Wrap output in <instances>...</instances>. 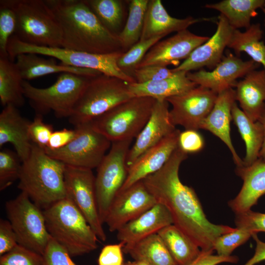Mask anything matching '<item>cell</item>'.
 Returning a JSON list of instances; mask_svg holds the SVG:
<instances>
[{
	"label": "cell",
	"instance_id": "1",
	"mask_svg": "<svg viewBox=\"0 0 265 265\" xmlns=\"http://www.w3.org/2000/svg\"><path fill=\"white\" fill-rule=\"evenodd\" d=\"M187 157V154L178 147L159 170L142 181L157 203L168 210L174 225L201 250L213 249L217 238L235 228L211 222L194 190L182 183L179 168Z\"/></svg>",
	"mask_w": 265,
	"mask_h": 265
},
{
	"label": "cell",
	"instance_id": "2",
	"mask_svg": "<svg viewBox=\"0 0 265 265\" xmlns=\"http://www.w3.org/2000/svg\"><path fill=\"white\" fill-rule=\"evenodd\" d=\"M45 1L60 25L62 48L98 54L123 52L118 36L101 24L85 0Z\"/></svg>",
	"mask_w": 265,
	"mask_h": 265
},
{
	"label": "cell",
	"instance_id": "3",
	"mask_svg": "<svg viewBox=\"0 0 265 265\" xmlns=\"http://www.w3.org/2000/svg\"><path fill=\"white\" fill-rule=\"evenodd\" d=\"M22 163L18 187L40 209L67 197L63 162L33 143L29 157Z\"/></svg>",
	"mask_w": 265,
	"mask_h": 265
},
{
	"label": "cell",
	"instance_id": "4",
	"mask_svg": "<svg viewBox=\"0 0 265 265\" xmlns=\"http://www.w3.org/2000/svg\"><path fill=\"white\" fill-rule=\"evenodd\" d=\"M51 237L71 257L88 253L98 247V238L85 217L68 197L43 210Z\"/></svg>",
	"mask_w": 265,
	"mask_h": 265
},
{
	"label": "cell",
	"instance_id": "5",
	"mask_svg": "<svg viewBox=\"0 0 265 265\" xmlns=\"http://www.w3.org/2000/svg\"><path fill=\"white\" fill-rule=\"evenodd\" d=\"M16 16L15 33L25 43L41 47H61L62 32L45 0H0Z\"/></svg>",
	"mask_w": 265,
	"mask_h": 265
},
{
	"label": "cell",
	"instance_id": "6",
	"mask_svg": "<svg viewBox=\"0 0 265 265\" xmlns=\"http://www.w3.org/2000/svg\"><path fill=\"white\" fill-rule=\"evenodd\" d=\"M134 97L129 83L103 74L91 77L69 117L75 126L91 122L118 105Z\"/></svg>",
	"mask_w": 265,
	"mask_h": 265
},
{
	"label": "cell",
	"instance_id": "7",
	"mask_svg": "<svg viewBox=\"0 0 265 265\" xmlns=\"http://www.w3.org/2000/svg\"><path fill=\"white\" fill-rule=\"evenodd\" d=\"M7 52L9 58L14 61L18 54L36 53L54 58L67 66L95 70L103 74L120 79L128 83L136 82L133 77L124 73L117 65L118 59L124 53L122 52L98 54L62 47L37 46L23 42L13 35L8 42Z\"/></svg>",
	"mask_w": 265,
	"mask_h": 265
},
{
	"label": "cell",
	"instance_id": "8",
	"mask_svg": "<svg viewBox=\"0 0 265 265\" xmlns=\"http://www.w3.org/2000/svg\"><path fill=\"white\" fill-rule=\"evenodd\" d=\"M91 77L62 73L54 83L46 88L35 87L24 80L23 85L25 97L37 113L42 114L53 111L57 117L69 118Z\"/></svg>",
	"mask_w": 265,
	"mask_h": 265
},
{
	"label": "cell",
	"instance_id": "9",
	"mask_svg": "<svg viewBox=\"0 0 265 265\" xmlns=\"http://www.w3.org/2000/svg\"><path fill=\"white\" fill-rule=\"evenodd\" d=\"M156 100L134 97L91 122L111 143L136 138L147 123Z\"/></svg>",
	"mask_w": 265,
	"mask_h": 265
},
{
	"label": "cell",
	"instance_id": "10",
	"mask_svg": "<svg viewBox=\"0 0 265 265\" xmlns=\"http://www.w3.org/2000/svg\"><path fill=\"white\" fill-rule=\"evenodd\" d=\"M5 208L18 244L43 256L51 236L41 209L22 191L7 201Z\"/></svg>",
	"mask_w": 265,
	"mask_h": 265
},
{
	"label": "cell",
	"instance_id": "11",
	"mask_svg": "<svg viewBox=\"0 0 265 265\" xmlns=\"http://www.w3.org/2000/svg\"><path fill=\"white\" fill-rule=\"evenodd\" d=\"M75 137L59 149H44L51 157L66 165L93 169L97 168L111 142L97 130L91 122L75 127Z\"/></svg>",
	"mask_w": 265,
	"mask_h": 265
},
{
	"label": "cell",
	"instance_id": "12",
	"mask_svg": "<svg viewBox=\"0 0 265 265\" xmlns=\"http://www.w3.org/2000/svg\"><path fill=\"white\" fill-rule=\"evenodd\" d=\"M132 140L111 143L97 167L95 187L100 218L104 224L109 208L127 177L126 160Z\"/></svg>",
	"mask_w": 265,
	"mask_h": 265
},
{
	"label": "cell",
	"instance_id": "13",
	"mask_svg": "<svg viewBox=\"0 0 265 265\" xmlns=\"http://www.w3.org/2000/svg\"><path fill=\"white\" fill-rule=\"evenodd\" d=\"M64 180L67 197L82 213L98 238L105 241L106 236L99 214L92 169L66 165Z\"/></svg>",
	"mask_w": 265,
	"mask_h": 265
},
{
	"label": "cell",
	"instance_id": "14",
	"mask_svg": "<svg viewBox=\"0 0 265 265\" xmlns=\"http://www.w3.org/2000/svg\"><path fill=\"white\" fill-rule=\"evenodd\" d=\"M218 94L201 86H196L181 95L167 98L172 105L170 116L173 124L185 130L200 129L202 123L212 110Z\"/></svg>",
	"mask_w": 265,
	"mask_h": 265
},
{
	"label": "cell",
	"instance_id": "15",
	"mask_svg": "<svg viewBox=\"0 0 265 265\" xmlns=\"http://www.w3.org/2000/svg\"><path fill=\"white\" fill-rule=\"evenodd\" d=\"M157 203L143 181H140L117 194L109 208L105 223L110 232H117Z\"/></svg>",
	"mask_w": 265,
	"mask_h": 265
},
{
	"label": "cell",
	"instance_id": "16",
	"mask_svg": "<svg viewBox=\"0 0 265 265\" xmlns=\"http://www.w3.org/2000/svg\"><path fill=\"white\" fill-rule=\"evenodd\" d=\"M259 66V64L252 59L243 60L229 52L211 71L200 69L193 73L187 72V77L197 85L207 88L218 94L235 87L238 79L244 78Z\"/></svg>",
	"mask_w": 265,
	"mask_h": 265
},
{
	"label": "cell",
	"instance_id": "17",
	"mask_svg": "<svg viewBox=\"0 0 265 265\" xmlns=\"http://www.w3.org/2000/svg\"><path fill=\"white\" fill-rule=\"evenodd\" d=\"M209 38L195 34L187 29L179 31L171 37L155 44L136 69L151 65L167 67L173 64L178 66L180 60L186 59L196 48Z\"/></svg>",
	"mask_w": 265,
	"mask_h": 265
},
{
	"label": "cell",
	"instance_id": "18",
	"mask_svg": "<svg viewBox=\"0 0 265 265\" xmlns=\"http://www.w3.org/2000/svg\"><path fill=\"white\" fill-rule=\"evenodd\" d=\"M234 29L225 17L220 14L213 35L196 48L182 63L172 69L173 71L189 72L202 69L204 67L213 70L224 56V50L229 43Z\"/></svg>",
	"mask_w": 265,
	"mask_h": 265
},
{
	"label": "cell",
	"instance_id": "19",
	"mask_svg": "<svg viewBox=\"0 0 265 265\" xmlns=\"http://www.w3.org/2000/svg\"><path fill=\"white\" fill-rule=\"evenodd\" d=\"M169 104L166 100H156L147 123L129 150L126 160L128 168L145 151L176 129L170 118Z\"/></svg>",
	"mask_w": 265,
	"mask_h": 265
},
{
	"label": "cell",
	"instance_id": "20",
	"mask_svg": "<svg viewBox=\"0 0 265 265\" xmlns=\"http://www.w3.org/2000/svg\"><path fill=\"white\" fill-rule=\"evenodd\" d=\"M180 132L176 129L138 158L128 168L127 179L119 192L159 170L178 148Z\"/></svg>",
	"mask_w": 265,
	"mask_h": 265
},
{
	"label": "cell",
	"instance_id": "21",
	"mask_svg": "<svg viewBox=\"0 0 265 265\" xmlns=\"http://www.w3.org/2000/svg\"><path fill=\"white\" fill-rule=\"evenodd\" d=\"M236 102L235 90L229 88L218 94L215 104L201 124L200 129L208 131L218 137L230 151L237 167L243 166L233 145L230 135L232 108Z\"/></svg>",
	"mask_w": 265,
	"mask_h": 265
},
{
	"label": "cell",
	"instance_id": "22",
	"mask_svg": "<svg viewBox=\"0 0 265 265\" xmlns=\"http://www.w3.org/2000/svg\"><path fill=\"white\" fill-rule=\"evenodd\" d=\"M213 19V18H196L191 16L183 19L174 18L168 13L160 0H150L139 41L156 37H163L171 32L187 29L196 23L211 21Z\"/></svg>",
	"mask_w": 265,
	"mask_h": 265
},
{
	"label": "cell",
	"instance_id": "23",
	"mask_svg": "<svg viewBox=\"0 0 265 265\" xmlns=\"http://www.w3.org/2000/svg\"><path fill=\"white\" fill-rule=\"evenodd\" d=\"M173 223L166 208L157 203L117 231L118 240L125 245L135 243Z\"/></svg>",
	"mask_w": 265,
	"mask_h": 265
},
{
	"label": "cell",
	"instance_id": "24",
	"mask_svg": "<svg viewBox=\"0 0 265 265\" xmlns=\"http://www.w3.org/2000/svg\"><path fill=\"white\" fill-rule=\"evenodd\" d=\"M236 173L243 184L236 197L228 202L235 214L251 210L265 194V162L258 158L249 166L237 167Z\"/></svg>",
	"mask_w": 265,
	"mask_h": 265
},
{
	"label": "cell",
	"instance_id": "25",
	"mask_svg": "<svg viewBox=\"0 0 265 265\" xmlns=\"http://www.w3.org/2000/svg\"><path fill=\"white\" fill-rule=\"evenodd\" d=\"M17 108L6 106L0 114V147L11 144L23 162L29 157L33 145L29 134L31 121L23 117Z\"/></svg>",
	"mask_w": 265,
	"mask_h": 265
},
{
	"label": "cell",
	"instance_id": "26",
	"mask_svg": "<svg viewBox=\"0 0 265 265\" xmlns=\"http://www.w3.org/2000/svg\"><path fill=\"white\" fill-rule=\"evenodd\" d=\"M236 100L252 121H259L265 107V70H253L235 86Z\"/></svg>",
	"mask_w": 265,
	"mask_h": 265
},
{
	"label": "cell",
	"instance_id": "27",
	"mask_svg": "<svg viewBox=\"0 0 265 265\" xmlns=\"http://www.w3.org/2000/svg\"><path fill=\"white\" fill-rule=\"evenodd\" d=\"M15 64L25 80L38 78L52 74L69 72L80 75L92 77L101 73L90 69L80 68L58 64L55 58H45L42 55L33 53H21L15 59Z\"/></svg>",
	"mask_w": 265,
	"mask_h": 265
},
{
	"label": "cell",
	"instance_id": "28",
	"mask_svg": "<svg viewBox=\"0 0 265 265\" xmlns=\"http://www.w3.org/2000/svg\"><path fill=\"white\" fill-rule=\"evenodd\" d=\"M187 73L183 71L175 72L172 76L165 79L142 83H129V88L134 97L166 100L182 94L197 86L187 78Z\"/></svg>",
	"mask_w": 265,
	"mask_h": 265
},
{
	"label": "cell",
	"instance_id": "29",
	"mask_svg": "<svg viewBox=\"0 0 265 265\" xmlns=\"http://www.w3.org/2000/svg\"><path fill=\"white\" fill-rule=\"evenodd\" d=\"M232 116L246 146L243 166H249L259 158L264 139L263 125L260 121L251 120L239 108L236 102L232 108Z\"/></svg>",
	"mask_w": 265,
	"mask_h": 265
},
{
	"label": "cell",
	"instance_id": "30",
	"mask_svg": "<svg viewBox=\"0 0 265 265\" xmlns=\"http://www.w3.org/2000/svg\"><path fill=\"white\" fill-rule=\"evenodd\" d=\"M265 3V0H223L205 7L219 11L233 28L246 29L251 25V19L258 15L257 10L262 9Z\"/></svg>",
	"mask_w": 265,
	"mask_h": 265
},
{
	"label": "cell",
	"instance_id": "31",
	"mask_svg": "<svg viewBox=\"0 0 265 265\" xmlns=\"http://www.w3.org/2000/svg\"><path fill=\"white\" fill-rule=\"evenodd\" d=\"M24 80L15 61L0 56V100L3 106L18 107L24 104Z\"/></svg>",
	"mask_w": 265,
	"mask_h": 265
},
{
	"label": "cell",
	"instance_id": "32",
	"mask_svg": "<svg viewBox=\"0 0 265 265\" xmlns=\"http://www.w3.org/2000/svg\"><path fill=\"white\" fill-rule=\"evenodd\" d=\"M157 234L177 265H189L201 252L198 245L173 224L164 227Z\"/></svg>",
	"mask_w": 265,
	"mask_h": 265
},
{
	"label": "cell",
	"instance_id": "33",
	"mask_svg": "<svg viewBox=\"0 0 265 265\" xmlns=\"http://www.w3.org/2000/svg\"><path fill=\"white\" fill-rule=\"evenodd\" d=\"M123 251L135 261H144L150 265H177L158 234L125 245Z\"/></svg>",
	"mask_w": 265,
	"mask_h": 265
},
{
	"label": "cell",
	"instance_id": "34",
	"mask_svg": "<svg viewBox=\"0 0 265 265\" xmlns=\"http://www.w3.org/2000/svg\"><path fill=\"white\" fill-rule=\"evenodd\" d=\"M263 37L260 24H252L243 32L234 29L227 47L232 49L238 56L241 52L246 53L252 60L262 64L265 70V44Z\"/></svg>",
	"mask_w": 265,
	"mask_h": 265
},
{
	"label": "cell",
	"instance_id": "35",
	"mask_svg": "<svg viewBox=\"0 0 265 265\" xmlns=\"http://www.w3.org/2000/svg\"><path fill=\"white\" fill-rule=\"evenodd\" d=\"M148 2L149 0H132L129 3L126 23L118 35L124 53L140 39Z\"/></svg>",
	"mask_w": 265,
	"mask_h": 265
},
{
	"label": "cell",
	"instance_id": "36",
	"mask_svg": "<svg viewBox=\"0 0 265 265\" xmlns=\"http://www.w3.org/2000/svg\"><path fill=\"white\" fill-rule=\"evenodd\" d=\"M101 24L111 33L121 32L124 17V5L120 0H85Z\"/></svg>",
	"mask_w": 265,
	"mask_h": 265
},
{
	"label": "cell",
	"instance_id": "37",
	"mask_svg": "<svg viewBox=\"0 0 265 265\" xmlns=\"http://www.w3.org/2000/svg\"><path fill=\"white\" fill-rule=\"evenodd\" d=\"M162 38L156 37L138 42L119 57L117 61L118 67L126 74L133 78L134 70L147 53Z\"/></svg>",
	"mask_w": 265,
	"mask_h": 265
},
{
	"label": "cell",
	"instance_id": "38",
	"mask_svg": "<svg viewBox=\"0 0 265 265\" xmlns=\"http://www.w3.org/2000/svg\"><path fill=\"white\" fill-rule=\"evenodd\" d=\"M22 162L16 153L5 149L0 152V190L2 191L19 179Z\"/></svg>",
	"mask_w": 265,
	"mask_h": 265
},
{
	"label": "cell",
	"instance_id": "39",
	"mask_svg": "<svg viewBox=\"0 0 265 265\" xmlns=\"http://www.w3.org/2000/svg\"><path fill=\"white\" fill-rule=\"evenodd\" d=\"M253 234L244 229L236 227L233 231L217 237L213 249L218 255L231 256L235 249L245 243Z\"/></svg>",
	"mask_w": 265,
	"mask_h": 265
},
{
	"label": "cell",
	"instance_id": "40",
	"mask_svg": "<svg viewBox=\"0 0 265 265\" xmlns=\"http://www.w3.org/2000/svg\"><path fill=\"white\" fill-rule=\"evenodd\" d=\"M0 265H45L43 256L18 245L0 257Z\"/></svg>",
	"mask_w": 265,
	"mask_h": 265
},
{
	"label": "cell",
	"instance_id": "41",
	"mask_svg": "<svg viewBox=\"0 0 265 265\" xmlns=\"http://www.w3.org/2000/svg\"><path fill=\"white\" fill-rule=\"evenodd\" d=\"M16 16L11 8L0 5V56H8L7 46L16 28Z\"/></svg>",
	"mask_w": 265,
	"mask_h": 265
},
{
	"label": "cell",
	"instance_id": "42",
	"mask_svg": "<svg viewBox=\"0 0 265 265\" xmlns=\"http://www.w3.org/2000/svg\"><path fill=\"white\" fill-rule=\"evenodd\" d=\"M235 224L236 227L244 229L252 234L265 232V213L250 210L235 213Z\"/></svg>",
	"mask_w": 265,
	"mask_h": 265
},
{
	"label": "cell",
	"instance_id": "43",
	"mask_svg": "<svg viewBox=\"0 0 265 265\" xmlns=\"http://www.w3.org/2000/svg\"><path fill=\"white\" fill-rule=\"evenodd\" d=\"M53 132V126L45 123L42 114L39 113H37L29 127V134L31 141L44 149L47 147Z\"/></svg>",
	"mask_w": 265,
	"mask_h": 265
},
{
	"label": "cell",
	"instance_id": "44",
	"mask_svg": "<svg viewBox=\"0 0 265 265\" xmlns=\"http://www.w3.org/2000/svg\"><path fill=\"white\" fill-rule=\"evenodd\" d=\"M43 257L45 265H78L67 250L51 237Z\"/></svg>",
	"mask_w": 265,
	"mask_h": 265
},
{
	"label": "cell",
	"instance_id": "45",
	"mask_svg": "<svg viewBox=\"0 0 265 265\" xmlns=\"http://www.w3.org/2000/svg\"><path fill=\"white\" fill-rule=\"evenodd\" d=\"M174 73L172 69L167 67L151 65L135 69L133 77L136 82L142 83L168 78Z\"/></svg>",
	"mask_w": 265,
	"mask_h": 265
},
{
	"label": "cell",
	"instance_id": "46",
	"mask_svg": "<svg viewBox=\"0 0 265 265\" xmlns=\"http://www.w3.org/2000/svg\"><path fill=\"white\" fill-rule=\"evenodd\" d=\"M204 145L203 137L197 130H185L179 134L178 147L186 154L200 152Z\"/></svg>",
	"mask_w": 265,
	"mask_h": 265
},
{
	"label": "cell",
	"instance_id": "47",
	"mask_svg": "<svg viewBox=\"0 0 265 265\" xmlns=\"http://www.w3.org/2000/svg\"><path fill=\"white\" fill-rule=\"evenodd\" d=\"M124 243L105 245L98 258L99 265H123V248Z\"/></svg>",
	"mask_w": 265,
	"mask_h": 265
},
{
	"label": "cell",
	"instance_id": "48",
	"mask_svg": "<svg viewBox=\"0 0 265 265\" xmlns=\"http://www.w3.org/2000/svg\"><path fill=\"white\" fill-rule=\"evenodd\" d=\"M18 245L16 234L9 220H0V256Z\"/></svg>",
	"mask_w": 265,
	"mask_h": 265
},
{
	"label": "cell",
	"instance_id": "49",
	"mask_svg": "<svg viewBox=\"0 0 265 265\" xmlns=\"http://www.w3.org/2000/svg\"><path fill=\"white\" fill-rule=\"evenodd\" d=\"M213 249L201 250L198 256L188 265H218L223 263H237V256H223L213 254Z\"/></svg>",
	"mask_w": 265,
	"mask_h": 265
},
{
	"label": "cell",
	"instance_id": "50",
	"mask_svg": "<svg viewBox=\"0 0 265 265\" xmlns=\"http://www.w3.org/2000/svg\"><path fill=\"white\" fill-rule=\"evenodd\" d=\"M76 135L75 129H64L62 130L53 132L46 148L51 150L62 148L70 143L75 137Z\"/></svg>",
	"mask_w": 265,
	"mask_h": 265
},
{
	"label": "cell",
	"instance_id": "51",
	"mask_svg": "<svg viewBox=\"0 0 265 265\" xmlns=\"http://www.w3.org/2000/svg\"><path fill=\"white\" fill-rule=\"evenodd\" d=\"M252 237L256 242V248L253 256L243 265H255L265 260V242L261 240L254 233Z\"/></svg>",
	"mask_w": 265,
	"mask_h": 265
},
{
	"label": "cell",
	"instance_id": "52",
	"mask_svg": "<svg viewBox=\"0 0 265 265\" xmlns=\"http://www.w3.org/2000/svg\"><path fill=\"white\" fill-rule=\"evenodd\" d=\"M259 121H260L263 124L264 129V139L262 147L259 153V158L265 162V107Z\"/></svg>",
	"mask_w": 265,
	"mask_h": 265
},
{
	"label": "cell",
	"instance_id": "53",
	"mask_svg": "<svg viewBox=\"0 0 265 265\" xmlns=\"http://www.w3.org/2000/svg\"><path fill=\"white\" fill-rule=\"evenodd\" d=\"M135 265H150L148 263L142 261H134Z\"/></svg>",
	"mask_w": 265,
	"mask_h": 265
},
{
	"label": "cell",
	"instance_id": "54",
	"mask_svg": "<svg viewBox=\"0 0 265 265\" xmlns=\"http://www.w3.org/2000/svg\"><path fill=\"white\" fill-rule=\"evenodd\" d=\"M123 265H135V261L134 262H128L123 264Z\"/></svg>",
	"mask_w": 265,
	"mask_h": 265
},
{
	"label": "cell",
	"instance_id": "55",
	"mask_svg": "<svg viewBox=\"0 0 265 265\" xmlns=\"http://www.w3.org/2000/svg\"><path fill=\"white\" fill-rule=\"evenodd\" d=\"M264 14H265V3L263 7V8L262 9Z\"/></svg>",
	"mask_w": 265,
	"mask_h": 265
}]
</instances>
